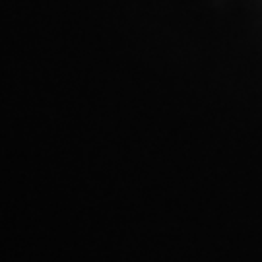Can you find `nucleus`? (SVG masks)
Segmentation results:
<instances>
[]
</instances>
